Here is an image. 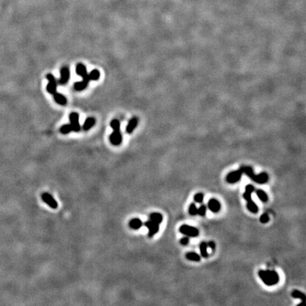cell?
Listing matches in <instances>:
<instances>
[{
    "label": "cell",
    "instance_id": "cell-8",
    "mask_svg": "<svg viewBox=\"0 0 306 306\" xmlns=\"http://www.w3.org/2000/svg\"><path fill=\"white\" fill-rule=\"evenodd\" d=\"M42 199L45 203L50 206L53 209H56L58 207V203L55 201V199L53 198L52 195H50L48 193H43L42 194Z\"/></svg>",
    "mask_w": 306,
    "mask_h": 306
},
{
    "label": "cell",
    "instance_id": "cell-26",
    "mask_svg": "<svg viewBox=\"0 0 306 306\" xmlns=\"http://www.w3.org/2000/svg\"><path fill=\"white\" fill-rule=\"evenodd\" d=\"M110 127L114 131H121V124L120 121L117 119H114L111 122H110Z\"/></svg>",
    "mask_w": 306,
    "mask_h": 306
},
{
    "label": "cell",
    "instance_id": "cell-24",
    "mask_svg": "<svg viewBox=\"0 0 306 306\" xmlns=\"http://www.w3.org/2000/svg\"><path fill=\"white\" fill-rule=\"evenodd\" d=\"M89 76L90 80L97 81L99 80L100 77V72L98 70H93L89 74Z\"/></svg>",
    "mask_w": 306,
    "mask_h": 306
},
{
    "label": "cell",
    "instance_id": "cell-12",
    "mask_svg": "<svg viewBox=\"0 0 306 306\" xmlns=\"http://www.w3.org/2000/svg\"><path fill=\"white\" fill-rule=\"evenodd\" d=\"M208 206L210 211H212V212H218L220 210L221 208L220 202L215 199H210L208 201Z\"/></svg>",
    "mask_w": 306,
    "mask_h": 306
},
{
    "label": "cell",
    "instance_id": "cell-2",
    "mask_svg": "<svg viewBox=\"0 0 306 306\" xmlns=\"http://www.w3.org/2000/svg\"><path fill=\"white\" fill-rule=\"evenodd\" d=\"M259 276L267 286H271L279 282V275L275 271L271 270H260Z\"/></svg>",
    "mask_w": 306,
    "mask_h": 306
},
{
    "label": "cell",
    "instance_id": "cell-16",
    "mask_svg": "<svg viewBox=\"0 0 306 306\" xmlns=\"http://www.w3.org/2000/svg\"><path fill=\"white\" fill-rule=\"evenodd\" d=\"M95 118H93V117H89L86 119V121H84V125H83V129L84 131H89V129L91 128L93 125L95 124Z\"/></svg>",
    "mask_w": 306,
    "mask_h": 306
},
{
    "label": "cell",
    "instance_id": "cell-21",
    "mask_svg": "<svg viewBox=\"0 0 306 306\" xmlns=\"http://www.w3.org/2000/svg\"><path fill=\"white\" fill-rule=\"evenodd\" d=\"M89 83L85 82L84 81H82V82H76L74 85V88L76 91H82L84 90V89L87 88V85H88Z\"/></svg>",
    "mask_w": 306,
    "mask_h": 306
},
{
    "label": "cell",
    "instance_id": "cell-23",
    "mask_svg": "<svg viewBox=\"0 0 306 306\" xmlns=\"http://www.w3.org/2000/svg\"><path fill=\"white\" fill-rule=\"evenodd\" d=\"M292 296L294 298H298L301 299L302 301H304L305 300V295L303 293H302L301 291H298V290H294L292 292Z\"/></svg>",
    "mask_w": 306,
    "mask_h": 306
},
{
    "label": "cell",
    "instance_id": "cell-34",
    "mask_svg": "<svg viewBox=\"0 0 306 306\" xmlns=\"http://www.w3.org/2000/svg\"><path fill=\"white\" fill-rule=\"evenodd\" d=\"M207 245H208V246H209V247L211 249L212 251H214L215 250H216V243H215L214 242H212V241L209 242L208 243H207Z\"/></svg>",
    "mask_w": 306,
    "mask_h": 306
},
{
    "label": "cell",
    "instance_id": "cell-17",
    "mask_svg": "<svg viewBox=\"0 0 306 306\" xmlns=\"http://www.w3.org/2000/svg\"><path fill=\"white\" fill-rule=\"evenodd\" d=\"M150 220L154 221V222L159 225L163 220L162 215L159 212H152L150 215Z\"/></svg>",
    "mask_w": 306,
    "mask_h": 306
},
{
    "label": "cell",
    "instance_id": "cell-18",
    "mask_svg": "<svg viewBox=\"0 0 306 306\" xmlns=\"http://www.w3.org/2000/svg\"><path fill=\"white\" fill-rule=\"evenodd\" d=\"M246 202H247L246 203V208H247L249 211L252 212V213H257L259 211V208L258 206H257V204L252 200H250V201Z\"/></svg>",
    "mask_w": 306,
    "mask_h": 306
},
{
    "label": "cell",
    "instance_id": "cell-22",
    "mask_svg": "<svg viewBox=\"0 0 306 306\" xmlns=\"http://www.w3.org/2000/svg\"><path fill=\"white\" fill-rule=\"evenodd\" d=\"M207 248H208L207 243H206V242H202L201 244H200V251H201V256L204 257V258H206V257H208V256Z\"/></svg>",
    "mask_w": 306,
    "mask_h": 306
},
{
    "label": "cell",
    "instance_id": "cell-1",
    "mask_svg": "<svg viewBox=\"0 0 306 306\" xmlns=\"http://www.w3.org/2000/svg\"><path fill=\"white\" fill-rule=\"evenodd\" d=\"M240 170L242 173L245 174L248 177H250L251 179L257 183V184H264L267 183L269 180V176L266 172H261L259 174H255L252 168L249 167V166H242Z\"/></svg>",
    "mask_w": 306,
    "mask_h": 306
},
{
    "label": "cell",
    "instance_id": "cell-33",
    "mask_svg": "<svg viewBox=\"0 0 306 306\" xmlns=\"http://www.w3.org/2000/svg\"><path fill=\"white\" fill-rule=\"evenodd\" d=\"M189 242V238L187 237H184L181 239L180 240V243L182 244V245H187Z\"/></svg>",
    "mask_w": 306,
    "mask_h": 306
},
{
    "label": "cell",
    "instance_id": "cell-30",
    "mask_svg": "<svg viewBox=\"0 0 306 306\" xmlns=\"http://www.w3.org/2000/svg\"><path fill=\"white\" fill-rule=\"evenodd\" d=\"M259 220H260V222L261 223H267L269 222V216L267 213H264L262 216H261L260 217V218H259Z\"/></svg>",
    "mask_w": 306,
    "mask_h": 306
},
{
    "label": "cell",
    "instance_id": "cell-13",
    "mask_svg": "<svg viewBox=\"0 0 306 306\" xmlns=\"http://www.w3.org/2000/svg\"><path fill=\"white\" fill-rule=\"evenodd\" d=\"M138 123V118H137V117H133V118H132L131 120H130L128 124H127L126 127L127 133L129 134L133 133L134 129L137 127Z\"/></svg>",
    "mask_w": 306,
    "mask_h": 306
},
{
    "label": "cell",
    "instance_id": "cell-14",
    "mask_svg": "<svg viewBox=\"0 0 306 306\" xmlns=\"http://www.w3.org/2000/svg\"><path fill=\"white\" fill-rule=\"evenodd\" d=\"M53 96H54L55 101H56L57 104H59V105L64 106L67 104V99H66L65 96L61 94V93L55 92L54 94H53Z\"/></svg>",
    "mask_w": 306,
    "mask_h": 306
},
{
    "label": "cell",
    "instance_id": "cell-19",
    "mask_svg": "<svg viewBox=\"0 0 306 306\" xmlns=\"http://www.w3.org/2000/svg\"><path fill=\"white\" fill-rule=\"evenodd\" d=\"M186 258L187 259H189V260H190V261H200V260H201V257H200V256L199 254H197V253H195V252H188V253H186Z\"/></svg>",
    "mask_w": 306,
    "mask_h": 306
},
{
    "label": "cell",
    "instance_id": "cell-11",
    "mask_svg": "<svg viewBox=\"0 0 306 306\" xmlns=\"http://www.w3.org/2000/svg\"><path fill=\"white\" fill-rule=\"evenodd\" d=\"M70 77V72L69 68L66 66H64L61 68L60 70V79L59 80V83L60 84H65L68 82Z\"/></svg>",
    "mask_w": 306,
    "mask_h": 306
},
{
    "label": "cell",
    "instance_id": "cell-31",
    "mask_svg": "<svg viewBox=\"0 0 306 306\" xmlns=\"http://www.w3.org/2000/svg\"><path fill=\"white\" fill-rule=\"evenodd\" d=\"M243 198L246 201H250V200H252V193H249L247 191H245V192L243 193Z\"/></svg>",
    "mask_w": 306,
    "mask_h": 306
},
{
    "label": "cell",
    "instance_id": "cell-9",
    "mask_svg": "<svg viewBox=\"0 0 306 306\" xmlns=\"http://www.w3.org/2000/svg\"><path fill=\"white\" fill-rule=\"evenodd\" d=\"M76 72L78 75H80L83 78V81H84L85 82L89 83L90 82V79H89V74L87 73V68L82 63H79L77 65H76Z\"/></svg>",
    "mask_w": 306,
    "mask_h": 306
},
{
    "label": "cell",
    "instance_id": "cell-15",
    "mask_svg": "<svg viewBox=\"0 0 306 306\" xmlns=\"http://www.w3.org/2000/svg\"><path fill=\"white\" fill-rule=\"evenodd\" d=\"M142 222L139 218H133L129 222V226L133 229H138L142 227Z\"/></svg>",
    "mask_w": 306,
    "mask_h": 306
},
{
    "label": "cell",
    "instance_id": "cell-29",
    "mask_svg": "<svg viewBox=\"0 0 306 306\" xmlns=\"http://www.w3.org/2000/svg\"><path fill=\"white\" fill-rule=\"evenodd\" d=\"M203 200V194L201 193H198L194 195V201L196 203H202Z\"/></svg>",
    "mask_w": 306,
    "mask_h": 306
},
{
    "label": "cell",
    "instance_id": "cell-32",
    "mask_svg": "<svg viewBox=\"0 0 306 306\" xmlns=\"http://www.w3.org/2000/svg\"><path fill=\"white\" fill-rule=\"evenodd\" d=\"M245 191H247V192H249V193H252L254 191V186H252V185H251V184L246 185V187H245Z\"/></svg>",
    "mask_w": 306,
    "mask_h": 306
},
{
    "label": "cell",
    "instance_id": "cell-3",
    "mask_svg": "<svg viewBox=\"0 0 306 306\" xmlns=\"http://www.w3.org/2000/svg\"><path fill=\"white\" fill-rule=\"evenodd\" d=\"M179 232L183 235L187 236V237H197L199 235V230L196 227L188 225H182L179 228Z\"/></svg>",
    "mask_w": 306,
    "mask_h": 306
},
{
    "label": "cell",
    "instance_id": "cell-10",
    "mask_svg": "<svg viewBox=\"0 0 306 306\" xmlns=\"http://www.w3.org/2000/svg\"><path fill=\"white\" fill-rule=\"evenodd\" d=\"M110 141L114 145H120L122 142V135H121V131H114L110 135Z\"/></svg>",
    "mask_w": 306,
    "mask_h": 306
},
{
    "label": "cell",
    "instance_id": "cell-4",
    "mask_svg": "<svg viewBox=\"0 0 306 306\" xmlns=\"http://www.w3.org/2000/svg\"><path fill=\"white\" fill-rule=\"evenodd\" d=\"M46 77L48 80V84L46 87L47 91L51 94H54L57 90V81L52 74H48Z\"/></svg>",
    "mask_w": 306,
    "mask_h": 306
},
{
    "label": "cell",
    "instance_id": "cell-7",
    "mask_svg": "<svg viewBox=\"0 0 306 306\" xmlns=\"http://www.w3.org/2000/svg\"><path fill=\"white\" fill-rule=\"evenodd\" d=\"M70 124L72 125V131L79 132L80 131L81 127L79 122V114L76 112H72L70 114Z\"/></svg>",
    "mask_w": 306,
    "mask_h": 306
},
{
    "label": "cell",
    "instance_id": "cell-20",
    "mask_svg": "<svg viewBox=\"0 0 306 306\" xmlns=\"http://www.w3.org/2000/svg\"><path fill=\"white\" fill-rule=\"evenodd\" d=\"M256 193H257V196H258V198L259 199V200H260V201L264 202V203H265V202H267L268 201V199H269V198H268V195L267 194V193H266L264 191L260 190V189H259V190H257L256 191Z\"/></svg>",
    "mask_w": 306,
    "mask_h": 306
},
{
    "label": "cell",
    "instance_id": "cell-5",
    "mask_svg": "<svg viewBox=\"0 0 306 306\" xmlns=\"http://www.w3.org/2000/svg\"><path fill=\"white\" fill-rule=\"evenodd\" d=\"M242 174L243 173H242L240 169L236 170V171L229 172L226 177L227 182L229 183V184H235V183L238 182L241 179Z\"/></svg>",
    "mask_w": 306,
    "mask_h": 306
},
{
    "label": "cell",
    "instance_id": "cell-27",
    "mask_svg": "<svg viewBox=\"0 0 306 306\" xmlns=\"http://www.w3.org/2000/svg\"><path fill=\"white\" fill-rule=\"evenodd\" d=\"M189 212L191 216H195V215H197L198 208H196V206H195L194 203H191L190 206H189Z\"/></svg>",
    "mask_w": 306,
    "mask_h": 306
},
{
    "label": "cell",
    "instance_id": "cell-28",
    "mask_svg": "<svg viewBox=\"0 0 306 306\" xmlns=\"http://www.w3.org/2000/svg\"><path fill=\"white\" fill-rule=\"evenodd\" d=\"M197 214H199L200 216L203 217L206 216V207L205 206H201L200 208L198 209V212Z\"/></svg>",
    "mask_w": 306,
    "mask_h": 306
},
{
    "label": "cell",
    "instance_id": "cell-25",
    "mask_svg": "<svg viewBox=\"0 0 306 306\" xmlns=\"http://www.w3.org/2000/svg\"><path fill=\"white\" fill-rule=\"evenodd\" d=\"M60 133L63 134H68L72 131V127L71 124H65L60 127Z\"/></svg>",
    "mask_w": 306,
    "mask_h": 306
},
{
    "label": "cell",
    "instance_id": "cell-6",
    "mask_svg": "<svg viewBox=\"0 0 306 306\" xmlns=\"http://www.w3.org/2000/svg\"><path fill=\"white\" fill-rule=\"evenodd\" d=\"M144 225L149 229L148 236L150 237H153L159 229V225L151 220L146 221L145 223H144Z\"/></svg>",
    "mask_w": 306,
    "mask_h": 306
}]
</instances>
